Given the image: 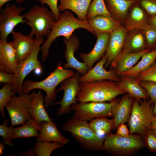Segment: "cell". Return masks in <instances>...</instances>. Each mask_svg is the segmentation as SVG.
<instances>
[{"instance_id": "39", "label": "cell", "mask_w": 156, "mask_h": 156, "mask_svg": "<svg viewBox=\"0 0 156 156\" xmlns=\"http://www.w3.org/2000/svg\"><path fill=\"white\" fill-rule=\"evenodd\" d=\"M139 83L146 90L151 101L154 103L156 100V82L144 81Z\"/></svg>"}, {"instance_id": "12", "label": "cell", "mask_w": 156, "mask_h": 156, "mask_svg": "<svg viewBox=\"0 0 156 156\" xmlns=\"http://www.w3.org/2000/svg\"><path fill=\"white\" fill-rule=\"evenodd\" d=\"M25 8L17 6L16 4H6L4 8L1 9L0 14V38L7 42V38L14 28L19 23H25V19L21 14Z\"/></svg>"}, {"instance_id": "26", "label": "cell", "mask_w": 156, "mask_h": 156, "mask_svg": "<svg viewBox=\"0 0 156 156\" xmlns=\"http://www.w3.org/2000/svg\"><path fill=\"white\" fill-rule=\"evenodd\" d=\"M133 6L124 23V26L128 31L141 29L149 24V17L137 2Z\"/></svg>"}, {"instance_id": "2", "label": "cell", "mask_w": 156, "mask_h": 156, "mask_svg": "<svg viewBox=\"0 0 156 156\" xmlns=\"http://www.w3.org/2000/svg\"><path fill=\"white\" fill-rule=\"evenodd\" d=\"M79 28L85 29L95 36L88 21H83L76 18L69 10L60 13L59 19L56 21L51 31L47 36V39L41 47L42 61L44 62L48 57L51 45L56 38L62 36L68 39L74 31Z\"/></svg>"}, {"instance_id": "46", "label": "cell", "mask_w": 156, "mask_h": 156, "mask_svg": "<svg viewBox=\"0 0 156 156\" xmlns=\"http://www.w3.org/2000/svg\"><path fill=\"white\" fill-rule=\"evenodd\" d=\"M21 156H36V155L33 151L32 149L28 151L23 153L21 155Z\"/></svg>"}, {"instance_id": "42", "label": "cell", "mask_w": 156, "mask_h": 156, "mask_svg": "<svg viewBox=\"0 0 156 156\" xmlns=\"http://www.w3.org/2000/svg\"><path fill=\"white\" fill-rule=\"evenodd\" d=\"M14 74L2 71L0 72V82L2 83H13Z\"/></svg>"}, {"instance_id": "9", "label": "cell", "mask_w": 156, "mask_h": 156, "mask_svg": "<svg viewBox=\"0 0 156 156\" xmlns=\"http://www.w3.org/2000/svg\"><path fill=\"white\" fill-rule=\"evenodd\" d=\"M32 51L25 59L20 61L14 74L13 83V94L17 93L18 95L22 94V87L25 77L32 71L37 68H43L38 60V55L40 51V46L44 41L43 37L36 39Z\"/></svg>"}, {"instance_id": "25", "label": "cell", "mask_w": 156, "mask_h": 156, "mask_svg": "<svg viewBox=\"0 0 156 156\" xmlns=\"http://www.w3.org/2000/svg\"><path fill=\"white\" fill-rule=\"evenodd\" d=\"M40 126L39 134L36 138L37 140L58 142L64 145L69 142V140L61 133L53 121L43 122Z\"/></svg>"}, {"instance_id": "45", "label": "cell", "mask_w": 156, "mask_h": 156, "mask_svg": "<svg viewBox=\"0 0 156 156\" xmlns=\"http://www.w3.org/2000/svg\"><path fill=\"white\" fill-rule=\"evenodd\" d=\"M149 23L156 27V14L151 15L149 17Z\"/></svg>"}, {"instance_id": "35", "label": "cell", "mask_w": 156, "mask_h": 156, "mask_svg": "<svg viewBox=\"0 0 156 156\" xmlns=\"http://www.w3.org/2000/svg\"><path fill=\"white\" fill-rule=\"evenodd\" d=\"M140 29L144 34L147 48L151 51L156 49V27L149 24Z\"/></svg>"}, {"instance_id": "49", "label": "cell", "mask_w": 156, "mask_h": 156, "mask_svg": "<svg viewBox=\"0 0 156 156\" xmlns=\"http://www.w3.org/2000/svg\"><path fill=\"white\" fill-rule=\"evenodd\" d=\"M4 144L0 142V155H2L4 154L3 150L4 148Z\"/></svg>"}, {"instance_id": "14", "label": "cell", "mask_w": 156, "mask_h": 156, "mask_svg": "<svg viewBox=\"0 0 156 156\" xmlns=\"http://www.w3.org/2000/svg\"><path fill=\"white\" fill-rule=\"evenodd\" d=\"M105 54L94 67L88 70L84 75L79 78L80 83L89 82L103 80H109L117 82L120 80V76L113 69L107 71L104 68L107 62Z\"/></svg>"}, {"instance_id": "22", "label": "cell", "mask_w": 156, "mask_h": 156, "mask_svg": "<svg viewBox=\"0 0 156 156\" xmlns=\"http://www.w3.org/2000/svg\"><path fill=\"white\" fill-rule=\"evenodd\" d=\"M133 99L128 94H125L114 108L112 111L114 120L113 130L116 129L120 124L128 121Z\"/></svg>"}, {"instance_id": "7", "label": "cell", "mask_w": 156, "mask_h": 156, "mask_svg": "<svg viewBox=\"0 0 156 156\" xmlns=\"http://www.w3.org/2000/svg\"><path fill=\"white\" fill-rule=\"evenodd\" d=\"M154 104L150 99H134L128 121L130 134L136 133L143 137L150 128L154 116Z\"/></svg>"}, {"instance_id": "40", "label": "cell", "mask_w": 156, "mask_h": 156, "mask_svg": "<svg viewBox=\"0 0 156 156\" xmlns=\"http://www.w3.org/2000/svg\"><path fill=\"white\" fill-rule=\"evenodd\" d=\"M137 2L151 16L156 14V0H137Z\"/></svg>"}, {"instance_id": "24", "label": "cell", "mask_w": 156, "mask_h": 156, "mask_svg": "<svg viewBox=\"0 0 156 156\" xmlns=\"http://www.w3.org/2000/svg\"><path fill=\"white\" fill-rule=\"evenodd\" d=\"M120 77V80L117 82L118 84L130 96L137 100L150 99L146 90L136 81L135 77L122 75Z\"/></svg>"}, {"instance_id": "11", "label": "cell", "mask_w": 156, "mask_h": 156, "mask_svg": "<svg viewBox=\"0 0 156 156\" xmlns=\"http://www.w3.org/2000/svg\"><path fill=\"white\" fill-rule=\"evenodd\" d=\"M81 75L76 71L74 76L65 79L60 84V88L56 90L57 93L60 90L64 91V95L60 101L53 103L54 105L60 104L58 108L57 115L60 116L70 113L71 111L70 106L77 102V96L79 90L80 82L79 78Z\"/></svg>"}, {"instance_id": "23", "label": "cell", "mask_w": 156, "mask_h": 156, "mask_svg": "<svg viewBox=\"0 0 156 156\" xmlns=\"http://www.w3.org/2000/svg\"><path fill=\"white\" fill-rule=\"evenodd\" d=\"M107 8L114 19L124 23L129 8L137 0H104Z\"/></svg>"}, {"instance_id": "28", "label": "cell", "mask_w": 156, "mask_h": 156, "mask_svg": "<svg viewBox=\"0 0 156 156\" xmlns=\"http://www.w3.org/2000/svg\"><path fill=\"white\" fill-rule=\"evenodd\" d=\"M92 0H60L58 6L60 12L71 10L77 15L78 19L88 21L86 15L89 6Z\"/></svg>"}, {"instance_id": "20", "label": "cell", "mask_w": 156, "mask_h": 156, "mask_svg": "<svg viewBox=\"0 0 156 156\" xmlns=\"http://www.w3.org/2000/svg\"><path fill=\"white\" fill-rule=\"evenodd\" d=\"M88 21L96 36L104 33L111 34L115 29L122 25L121 22L109 15H97L88 20Z\"/></svg>"}, {"instance_id": "17", "label": "cell", "mask_w": 156, "mask_h": 156, "mask_svg": "<svg viewBox=\"0 0 156 156\" xmlns=\"http://www.w3.org/2000/svg\"><path fill=\"white\" fill-rule=\"evenodd\" d=\"M150 51L147 48L135 52L128 53L122 51L110 65L111 69L114 70L117 74L120 76L122 73L133 67L144 54Z\"/></svg>"}, {"instance_id": "18", "label": "cell", "mask_w": 156, "mask_h": 156, "mask_svg": "<svg viewBox=\"0 0 156 156\" xmlns=\"http://www.w3.org/2000/svg\"><path fill=\"white\" fill-rule=\"evenodd\" d=\"M18 64L16 52L11 42L0 40V71L14 74Z\"/></svg>"}, {"instance_id": "41", "label": "cell", "mask_w": 156, "mask_h": 156, "mask_svg": "<svg viewBox=\"0 0 156 156\" xmlns=\"http://www.w3.org/2000/svg\"><path fill=\"white\" fill-rule=\"evenodd\" d=\"M35 0L40 3L41 5H43L44 4H47L53 14L55 21L58 20L60 18V14L58 8V0Z\"/></svg>"}, {"instance_id": "29", "label": "cell", "mask_w": 156, "mask_h": 156, "mask_svg": "<svg viewBox=\"0 0 156 156\" xmlns=\"http://www.w3.org/2000/svg\"><path fill=\"white\" fill-rule=\"evenodd\" d=\"M156 59V49L144 54L140 62L129 70L121 73L120 75L135 78L140 73L148 68Z\"/></svg>"}, {"instance_id": "21", "label": "cell", "mask_w": 156, "mask_h": 156, "mask_svg": "<svg viewBox=\"0 0 156 156\" xmlns=\"http://www.w3.org/2000/svg\"><path fill=\"white\" fill-rule=\"evenodd\" d=\"M31 98L30 113L32 118L39 125L43 122H52L53 119L50 118L47 112L44 103V97L42 91L37 92L33 91L30 94Z\"/></svg>"}, {"instance_id": "48", "label": "cell", "mask_w": 156, "mask_h": 156, "mask_svg": "<svg viewBox=\"0 0 156 156\" xmlns=\"http://www.w3.org/2000/svg\"><path fill=\"white\" fill-rule=\"evenodd\" d=\"M43 70V68H38L35 69L33 71L36 75L39 76L41 74Z\"/></svg>"}, {"instance_id": "44", "label": "cell", "mask_w": 156, "mask_h": 156, "mask_svg": "<svg viewBox=\"0 0 156 156\" xmlns=\"http://www.w3.org/2000/svg\"><path fill=\"white\" fill-rule=\"evenodd\" d=\"M12 0H0V9H1L2 8V7L5 3H6L7 2ZM15 0L17 3L20 4L21 3H22L26 0Z\"/></svg>"}, {"instance_id": "50", "label": "cell", "mask_w": 156, "mask_h": 156, "mask_svg": "<svg viewBox=\"0 0 156 156\" xmlns=\"http://www.w3.org/2000/svg\"><path fill=\"white\" fill-rule=\"evenodd\" d=\"M153 114L154 116H156V100L154 103L153 108Z\"/></svg>"}, {"instance_id": "10", "label": "cell", "mask_w": 156, "mask_h": 156, "mask_svg": "<svg viewBox=\"0 0 156 156\" xmlns=\"http://www.w3.org/2000/svg\"><path fill=\"white\" fill-rule=\"evenodd\" d=\"M30 94L22 93L17 96L14 94L5 106L11 122V125H23L32 118L30 113Z\"/></svg>"}, {"instance_id": "15", "label": "cell", "mask_w": 156, "mask_h": 156, "mask_svg": "<svg viewBox=\"0 0 156 156\" xmlns=\"http://www.w3.org/2000/svg\"><path fill=\"white\" fill-rule=\"evenodd\" d=\"M128 31L124 25L118 28L110 34L106 53L107 62L105 68H107L121 52Z\"/></svg>"}, {"instance_id": "43", "label": "cell", "mask_w": 156, "mask_h": 156, "mask_svg": "<svg viewBox=\"0 0 156 156\" xmlns=\"http://www.w3.org/2000/svg\"><path fill=\"white\" fill-rule=\"evenodd\" d=\"M116 133L122 136H126L130 134L129 130L125 123H122L118 126L116 129Z\"/></svg>"}, {"instance_id": "3", "label": "cell", "mask_w": 156, "mask_h": 156, "mask_svg": "<svg viewBox=\"0 0 156 156\" xmlns=\"http://www.w3.org/2000/svg\"><path fill=\"white\" fill-rule=\"evenodd\" d=\"M75 73L72 69H66L60 62L57 63L56 68L47 77L40 81L28 80L24 81L22 87L23 93L27 94L33 90L40 89L46 93L44 97L45 107L47 108L53 104L55 99L57 86L67 78L73 76Z\"/></svg>"}, {"instance_id": "19", "label": "cell", "mask_w": 156, "mask_h": 156, "mask_svg": "<svg viewBox=\"0 0 156 156\" xmlns=\"http://www.w3.org/2000/svg\"><path fill=\"white\" fill-rule=\"evenodd\" d=\"M11 34L13 40L11 42L16 51L18 63L26 58L30 53L36 40L29 34L23 35L21 31L17 32L13 30Z\"/></svg>"}, {"instance_id": "4", "label": "cell", "mask_w": 156, "mask_h": 156, "mask_svg": "<svg viewBox=\"0 0 156 156\" xmlns=\"http://www.w3.org/2000/svg\"><path fill=\"white\" fill-rule=\"evenodd\" d=\"M61 129L69 132L84 149L90 151L103 150V138L92 129L87 121L73 117L66 121Z\"/></svg>"}, {"instance_id": "34", "label": "cell", "mask_w": 156, "mask_h": 156, "mask_svg": "<svg viewBox=\"0 0 156 156\" xmlns=\"http://www.w3.org/2000/svg\"><path fill=\"white\" fill-rule=\"evenodd\" d=\"M13 84L5 83L0 90V111L2 117H5L4 108L13 94Z\"/></svg>"}, {"instance_id": "33", "label": "cell", "mask_w": 156, "mask_h": 156, "mask_svg": "<svg viewBox=\"0 0 156 156\" xmlns=\"http://www.w3.org/2000/svg\"><path fill=\"white\" fill-rule=\"evenodd\" d=\"M99 15L111 16L107 8L104 0H92L87 12V20Z\"/></svg>"}, {"instance_id": "37", "label": "cell", "mask_w": 156, "mask_h": 156, "mask_svg": "<svg viewBox=\"0 0 156 156\" xmlns=\"http://www.w3.org/2000/svg\"><path fill=\"white\" fill-rule=\"evenodd\" d=\"M135 78L138 82L144 81L156 82V62L147 70L140 73Z\"/></svg>"}, {"instance_id": "16", "label": "cell", "mask_w": 156, "mask_h": 156, "mask_svg": "<svg viewBox=\"0 0 156 156\" xmlns=\"http://www.w3.org/2000/svg\"><path fill=\"white\" fill-rule=\"evenodd\" d=\"M110 34L102 33L96 37V44L93 49L89 53H81L80 56L87 65L88 70L91 69L94 64L103 57L106 53L108 46Z\"/></svg>"}, {"instance_id": "32", "label": "cell", "mask_w": 156, "mask_h": 156, "mask_svg": "<svg viewBox=\"0 0 156 156\" xmlns=\"http://www.w3.org/2000/svg\"><path fill=\"white\" fill-rule=\"evenodd\" d=\"M64 145L58 142L36 140L32 149L36 156H50L54 150Z\"/></svg>"}, {"instance_id": "1", "label": "cell", "mask_w": 156, "mask_h": 156, "mask_svg": "<svg viewBox=\"0 0 156 156\" xmlns=\"http://www.w3.org/2000/svg\"><path fill=\"white\" fill-rule=\"evenodd\" d=\"M76 100L80 103L90 102H110L125 92L117 82L103 80L80 83Z\"/></svg>"}, {"instance_id": "5", "label": "cell", "mask_w": 156, "mask_h": 156, "mask_svg": "<svg viewBox=\"0 0 156 156\" xmlns=\"http://www.w3.org/2000/svg\"><path fill=\"white\" fill-rule=\"evenodd\" d=\"M103 140V150L113 156H131L145 146L143 137L135 134L122 136L110 133Z\"/></svg>"}, {"instance_id": "6", "label": "cell", "mask_w": 156, "mask_h": 156, "mask_svg": "<svg viewBox=\"0 0 156 156\" xmlns=\"http://www.w3.org/2000/svg\"><path fill=\"white\" fill-rule=\"evenodd\" d=\"M25 23L31 28L29 35L38 39L47 36L56 21L53 14L44 5L34 4L25 14H22Z\"/></svg>"}, {"instance_id": "51", "label": "cell", "mask_w": 156, "mask_h": 156, "mask_svg": "<svg viewBox=\"0 0 156 156\" xmlns=\"http://www.w3.org/2000/svg\"></svg>"}, {"instance_id": "30", "label": "cell", "mask_w": 156, "mask_h": 156, "mask_svg": "<svg viewBox=\"0 0 156 156\" xmlns=\"http://www.w3.org/2000/svg\"><path fill=\"white\" fill-rule=\"evenodd\" d=\"M40 125L32 118L28 120L19 127H14L12 135L13 139L19 138H37L39 134Z\"/></svg>"}, {"instance_id": "13", "label": "cell", "mask_w": 156, "mask_h": 156, "mask_svg": "<svg viewBox=\"0 0 156 156\" xmlns=\"http://www.w3.org/2000/svg\"><path fill=\"white\" fill-rule=\"evenodd\" d=\"M63 41L66 47L64 57L67 62L63 65V67L66 69L73 68L81 75H84L88 70L87 65L84 62L79 61L74 55L75 52L78 50L79 47L80 42L77 37L75 35H72L68 39L64 38Z\"/></svg>"}, {"instance_id": "8", "label": "cell", "mask_w": 156, "mask_h": 156, "mask_svg": "<svg viewBox=\"0 0 156 156\" xmlns=\"http://www.w3.org/2000/svg\"><path fill=\"white\" fill-rule=\"evenodd\" d=\"M120 99L116 98L109 103H77L71 105L70 108L71 111L74 112V118L87 121L95 118L112 117L113 109Z\"/></svg>"}, {"instance_id": "38", "label": "cell", "mask_w": 156, "mask_h": 156, "mask_svg": "<svg viewBox=\"0 0 156 156\" xmlns=\"http://www.w3.org/2000/svg\"><path fill=\"white\" fill-rule=\"evenodd\" d=\"M144 144L151 152H156V129L149 128L143 137Z\"/></svg>"}, {"instance_id": "31", "label": "cell", "mask_w": 156, "mask_h": 156, "mask_svg": "<svg viewBox=\"0 0 156 156\" xmlns=\"http://www.w3.org/2000/svg\"><path fill=\"white\" fill-rule=\"evenodd\" d=\"M92 129L99 135H107L111 133L114 127L113 118L108 119L106 117H99L93 119L89 123Z\"/></svg>"}, {"instance_id": "27", "label": "cell", "mask_w": 156, "mask_h": 156, "mask_svg": "<svg viewBox=\"0 0 156 156\" xmlns=\"http://www.w3.org/2000/svg\"><path fill=\"white\" fill-rule=\"evenodd\" d=\"M147 48L145 35L142 29L128 32L122 51L128 53L135 52Z\"/></svg>"}, {"instance_id": "47", "label": "cell", "mask_w": 156, "mask_h": 156, "mask_svg": "<svg viewBox=\"0 0 156 156\" xmlns=\"http://www.w3.org/2000/svg\"><path fill=\"white\" fill-rule=\"evenodd\" d=\"M150 128L156 129V116H154Z\"/></svg>"}, {"instance_id": "36", "label": "cell", "mask_w": 156, "mask_h": 156, "mask_svg": "<svg viewBox=\"0 0 156 156\" xmlns=\"http://www.w3.org/2000/svg\"><path fill=\"white\" fill-rule=\"evenodd\" d=\"M9 120L6 119L3 123L0 125V135L3 138L2 142L4 144L10 146H13L12 142V135L14 126H8Z\"/></svg>"}]
</instances>
